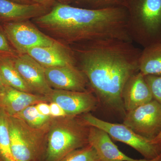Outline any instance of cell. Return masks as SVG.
<instances>
[{"label": "cell", "mask_w": 161, "mask_h": 161, "mask_svg": "<svg viewBox=\"0 0 161 161\" xmlns=\"http://www.w3.org/2000/svg\"><path fill=\"white\" fill-rule=\"evenodd\" d=\"M70 47L76 65L86 76L98 98L125 115L123 90L129 78L139 72L142 50L133 42L115 39L96 40Z\"/></svg>", "instance_id": "1"}, {"label": "cell", "mask_w": 161, "mask_h": 161, "mask_svg": "<svg viewBox=\"0 0 161 161\" xmlns=\"http://www.w3.org/2000/svg\"><path fill=\"white\" fill-rule=\"evenodd\" d=\"M31 21L47 36L68 46L110 39L132 42L124 6L91 9L56 2L48 13Z\"/></svg>", "instance_id": "2"}, {"label": "cell", "mask_w": 161, "mask_h": 161, "mask_svg": "<svg viewBox=\"0 0 161 161\" xmlns=\"http://www.w3.org/2000/svg\"><path fill=\"white\" fill-rule=\"evenodd\" d=\"M130 39L144 47L161 42V0H125Z\"/></svg>", "instance_id": "3"}, {"label": "cell", "mask_w": 161, "mask_h": 161, "mask_svg": "<svg viewBox=\"0 0 161 161\" xmlns=\"http://www.w3.org/2000/svg\"><path fill=\"white\" fill-rule=\"evenodd\" d=\"M74 117L52 119L47 135L46 161H61L88 143V131Z\"/></svg>", "instance_id": "4"}, {"label": "cell", "mask_w": 161, "mask_h": 161, "mask_svg": "<svg viewBox=\"0 0 161 161\" xmlns=\"http://www.w3.org/2000/svg\"><path fill=\"white\" fill-rule=\"evenodd\" d=\"M12 153L16 161H33L40 153L50 125L37 129L8 115Z\"/></svg>", "instance_id": "5"}, {"label": "cell", "mask_w": 161, "mask_h": 161, "mask_svg": "<svg viewBox=\"0 0 161 161\" xmlns=\"http://www.w3.org/2000/svg\"><path fill=\"white\" fill-rule=\"evenodd\" d=\"M84 122L107 132L115 141L126 144L139 153L144 159L157 161L161 155V144L139 135L124 124L112 123L87 113L82 117Z\"/></svg>", "instance_id": "6"}, {"label": "cell", "mask_w": 161, "mask_h": 161, "mask_svg": "<svg viewBox=\"0 0 161 161\" xmlns=\"http://www.w3.org/2000/svg\"><path fill=\"white\" fill-rule=\"evenodd\" d=\"M3 31L19 55L27 53L34 47L50 46L57 41L40 30L31 20L5 23Z\"/></svg>", "instance_id": "7"}, {"label": "cell", "mask_w": 161, "mask_h": 161, "mask_svg": "<svg viewBox=\"0 0 161 161\" xmlns=\"http://www.w3.org/2000/svg\"><path fill=\"white\" fill-rule=\"evenodd\" d=\"M123 124L139 135L153 140L161 131V105L153 99L127 112Z\"/></svg>", "instance_id": "8"}, {"label": "cell", "mask_w": 161, "mask_h": 161, "mask_svg": "<svg viewBox=\"0 0 161 161\" xmlns=\"http://www.w3.org/2000/svg\"><path fill=\"white\" fill-rule=\"evenodd\" d=\"M45 76L53 89L86 92L88 81L86 76L76 65L45 68Z\"/></svg>", "instance_id": "9"}, {"label": "cell", "mask_w": 161, "mask_h": 161, "mask_svg": "<svg viewBox=\"0 0 161 161\" xmlns=\"http://www.w3.org/2000/svg\"><path fill=\"white\" fill-rule=\"evenodd\" d=\"M50 102L58 104L68 116L88 113L97 106V98L92 93L53 89L47 96Z\"/></svg>", "instance_id": "10"}, {"label": "cell", "mask_w": 161, "mask_h": 161, "mask_svg": "<svg viewBox=\"0 0 161 161\" xmlns=\"http://www.w3.org/2000/svg\"><path fill=\"white\" fill-rule=\"evenodd\" d=\"M14 66L26 84L35 94L47 96L52 88L45 76V68L27 54L14 59Z\"/></svg>", "instance_id": "11"}, {"label": "cell", "mask_w": 161, "mask_h": 161, "mask_svg": "<svg viewBox=\"0 0 161 161\" xmlns=\"http://www.w3.org/2000/svg\"><path fill=\"white\" fill-rule=\"evenodd\" d=\"M26 54L44 68L76 65L75 54L71 47L58 41L50 46L34 47Z\"/></svg>", "instance_id": "12"}, {"label": "cell", "mask_w": 161, "mask_h": 161, "mask_svg": "<svg viewBox=\"0 0 161 161\" xmlns=\"http://www.w3.org/2000/svg\"><path fill=\"white\" fill-rule=\"evenodd\" d=\"M87 140L97 153L99 161H152L133 158L126 155L118 149L106 132L96 127H90Z\"/></svg>", "instance_id": "13"}, {"label": "cell", "mask_w": 161, "mask_h": 161, "mask_svg": "<svg viewBox=\"0 0 161 161\" xmlns=\"http://www.w3.org/2000/svg\"><path fill=\"white\" fill-rule=\"evenodd\" d=\"M52 7L38 4H25L0 0V19L5 23L31 20L47 14Z\"/></svg>", "instance_id": "14"}, {"label": "cell", "mask_w": 161, "mask_h": 161, "mask_svg": "<svg viewBox=\"0 0 161 161\" xmlns=\"http://www.w3.org/2000/svg\"><path fill=\"white\" fill-rule=\"evenodd\" d=\"M122 97L127 112L153 99L144 75L139 71L132 75L127 80L123 90Z\"/></svg>", "instance_id": "15"}, {"label": "cell", "mask_w": 161, "mask_h": 161, "mask_svg": "<svg viewBox=\"0 0 161 161\" xmlns=\"http://www.w3.org/2000/svg\"><path fill=\"white\" fill-rule=\"evenodd\" d=\"M47 102H49L48 98L44 95L23 92L8 86H6L0 95V107L12 116L30 106Z\"/></svg>", "instance_id": "16"}, {"label": "cell", "mask_w": 161, "mask_h": 161, "mask_svg": "<svg viewBox=\"0 0 161 161\" xmlns=\"http://www.w3.org/2000/svg\"><path fill=\"white\" fill-rule=\"evenodd\" d=\"M139 71L144 76H161V42L142 50L138 61Z\"/></svg>", "instance_id": "17"}, {"label": "cell", "mask_w": 161, "mask_h": 161, "mask_svg": "<svg viewBox=\"0 0 161 161\" xmlns=\"http://www.w3.org/2000/svg\"><path fill=\"white\" fill-rule=\"evenodd\" d=\"M14 58L0 56V74L3 82L6 86L23 92L34 93L16 69L14 61Z\"/></svg>", "instance_id": "18"}, {"label": "cell", "mask_w": 161, "mask_h": 161, "mask_svg": "<svg viewBox=\"0 0 161 161\" xmlns=\"http://www.w3.org/2000/svg\"><path fill=\"white\" fill-rule=\"evenodd\" d=\"M0 161H16L10 146L8 115L0 107Z\"/></svg>", "instance_id": "19"}, {"label": "cell", "mask_w": 161, "mask_h": 161, "mask_svg": "<svg viewBox=\"0 0 161 161\" xmlns=\"http://www.w3.org/2000/svg\"><path fill=\"white\" fill-rule=\"evenodd\" d=\"M13 116L19 119L31 127L37 129L48 125L53 118L50 116L40 114L36 109V105L27 107Z\"/></svg>", "instance_id": "20"}, {"label": "cell", "mask_w": 161, "mask_h": 161, "mask_svg": "<svg viewBox=\"0 0 161 161\" xmlns=\"http://www.w3.org/2000/svg\"><path fill=\"white\" fill-rule=\"evenodd\" d=\"M125 0H73L72 6L91 9H103L123 6Z\"/></svg>", "instance_id": "21"}, {"label": "cell", "mask_w": 161, "mask_h": 161, "mask_svg": "<svg viewBox=\"0 0 161 161\" xmlns=\"http://www.w3.org/2000/svg\"><path fill=\"white\" fill-rule=\"evenodd\" d=\"M61 161H99L95 150L90 145L71 153Z\"/></svg>", "instance_id": "22"}, {"label": "cell", "mask_w": 161, "mask_h": 161, "mask_svg": "<svg viewBox=\"0 0 161 161\" xmlns=\"http://www.w3.org/2000/svg\"><path fill=\"white\" fill-rule=\"evenodd\" d=\"M144 77L152 93L153 99L161 105V76L147 75Z\"/></svg>", "instance_id": "23"}, {"label": "cell", "mask_w": 161, "mask_h": 161, "mask_svg": "<svg viewBox=\"0 0 161 161\" xmlns=\"http://www.w3.org/2000/svg\"><path fill=\"white\" fill-rule=\"evenodd\" d=\"M19 55L11 46L4 32L0 31V56L16 58Z\"/></svg>", "instance_id": "24"}, {"label": "cell", "mask_w": 161, "mask_h": 161, "mask_svg": "<svg viewBox=\"0 0 161 161\" xmlns=\"http://www.w3.org/2000/svg\"><path fill=\"white\" fill-rule=\"evenodd\" d=\"M49 105L50 115L53 118H62L68 116L64 110L58 104L54 102H51Z\"/></svg>", "instance_id": "25"}, {"label": "cell", "mask_w": 161, "mask_h": 161, "mask_svg": "<svg viewBox=\"0 0 161 161\" xmlns=\"http://www.w3.org/2000/svg\"><path fill=\"white\" fill-rule=\"evenodd\" d=\"M38 112L41 115L45 116H50V105L47 102H41L36 105Z\"/></svg>", "instance_id": "26"}, {"label": "cell", "mask_w": 161, "mask_h": 161, "mask_svg": "<svg viewBox=\"0 0 161 161\" xmlns=\"http://www.w3.org/2000/svg\"><path fill=\"white\" fill-rule=\"evenodd\" d=\"M34 4H40L47 6V7H52L54 4L56 3V0H27Z\"/></svg>", "instance_id": "27"}, {"label": "cell", "mask_w": 161, "mask_h": 161, "mask_svg": "<svg viewBox=\"0 0 161 161\" xmlns=\"http://www.w3.org/2000/svg\"><path fill=\"white\" fill-rule=\"evenodd\" d=\"M6 86V85L3 82L2 76H1V74H0V95H2L5 91Z\"/></svg>", "instance_id": "28"}, {"label": "cell", "mask_w": 161, "mask_h": 161, "mask_svg": "<svg viewBox=\"0 0 161 161\" xmlns=\"http://www.w3.org/2000/svg\"><path fill=\"white\" fill-rule=\"evenodd\" d=\"M153 141L156 143L161 144V131Z\"/></svg>", "instance_id": "29"}, {"label": "cell", "mask_w": 161, "mask_h": 161, "mask_svg": "<svg viewBox=\"0 0 161 161\" xmlns=\"http://www.w3.org/2000/svg\"><path fill=\"white\" fill-rule=\"evenodd\" d=\"M11 1H13V2H16V3H22V4H34V3H31V2H30V1H27V0H11Z\"/></svg>", "instance_id": "30"}, {"label": "cell", "mask_w": 161, "mask_h": 161, "mask_svg": "<svg viewBox=\"0 0 161 161\" xmlns=\"http://www.w3.org/2000/svg\"><path fill=\"white\" fill-rule=\"evenodd\" d=\"M73 0H56V2L58 3H62V4H70V5Z\"/></svg>", "instance_id": "31"}, {"label": "cell", "mask_w": 161, "mask_h": 161, "mask_svg": "<svg viewBox=\"0 0 161 161\" xmlns=\"http://www.w3.org/2000/svg\"><path fill=\"white\" fill-rule=\"evenodd\" d=\"M161 161V156L158 159V161Z\"/></svg>", "instance_id": "32"}, {"label": "cell", "mask_w": 161, "mask_h": 161, "mask_svg": "<svg viewBox=\"0 0 161 161\" xmlns=\"http://www.w3.org/2000/svg\"></svg>", "instance_id": "33"}]
</instances>
